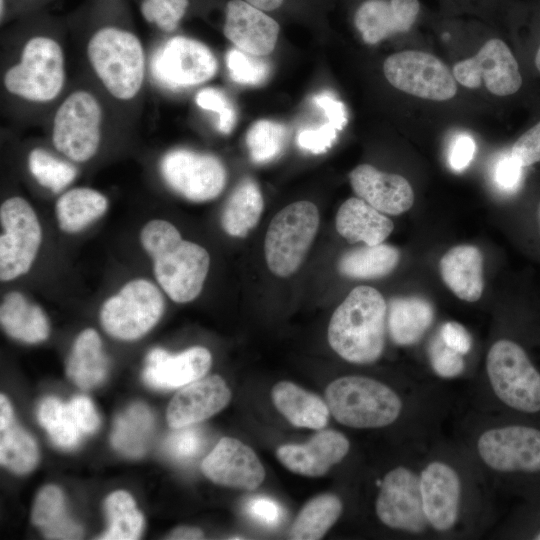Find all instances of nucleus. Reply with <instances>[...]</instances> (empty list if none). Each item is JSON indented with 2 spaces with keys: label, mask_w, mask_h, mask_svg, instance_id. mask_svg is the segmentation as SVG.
<instances>
[{
  "label": "nucleus",
  "mask_w": 540,
  "mask_h": 540,
  "mask_svg": "<svg viewBox=\"0 0 540 540\" xmlns=\"http://www.w3.org/2000/svg\"><path fill=\"white\" fill-rule=\"evenodd\" d=\"M330 414L342 425L360 430L399 427L409 445L426 446L442 435L455 408L444 382L414 379L402 388L366 375H345L325 391Z\"/></svg>",
  "instance_id": "obj_1"
},
{
  "label": "nucleus",
  "mask_w": 540,
  "mask_h": 540,
  "mask_svg": "<svg viewBox=\"0 0 540 540\" xmlns=\"http://www.w3.org/2000/svg\"><path fill=\"white\" fill-rule=\"evenodd\" d=\"M420 490L434 539H477L493 529L495 492L455 437L442 435L424 448Z\"/></svg>",
  "instance_id": "obj_2"
},
{
  "label": "nucleus",
  "mask_w": 540,
  "mask_h": 540,
  "mask_svg": "<svg viewBox=\"0 0 540 540\" xmlns=\"http://www.w3.org/2000/svg\"><path fill=\"white\" fill-rule=\"evenodd\" d=\"M455 438L495 494L522 501L540 497V424L478 411L459 415Z\"/></svg>",
  "instance_id": "obj_3"
},
{
  "label": "nucleus",
  "mask_w": 540,
  "mask_h": 540,
  "mask_svg": "<svg viewBox=\"0 0 540 540\" xmlns=\"http://www.w3.org/2000/svg\"><path fill=\"white\" fill-rule=\"evenodd\" d=\"M469 407L540 424V368L518 341L500 337L490 344Z\"/></svg>",
  "instance_id": "obj_4"
},
{
  "label": "nucleus",
  "mask_w": 540,
  "mask_h": 540,
  "mask_svg": "<svg viewBox=\"0 0 540 540\" xmlns=\"http://www.w3.org/2000/svg\"><path fill=\"white\" fill-rule=\"evenodd\" d=\"M140 243L153 261L156 281L176 303L194 300L202 291L210 255L201 245L184 240L169 221L153 219L141 229Z\"/></svg>",
  "instance_id": "obj_5"
},
{
  "label": "nucleus",
  "mask_w": 540,
  "mask_h": 540,
  "mask_svg": "<svg viewBox=\"0 0 540 540\" xmlns=\"http://www.w3.org/2000/svg\"><path fill=\"white\" fill-rule=\"evenodd\" d=\"M387 302L370 286L355 287L333 312L327 331L331 348L354 364L377 361L385 348Z\"/></svg>",
  "instance_id": "obj_6"
},
{
  "label": "nucleus",
  "mask_w": 540,
  "mask_h": 540,
  "mask_svg": "<svg viewBox=\"0 0 540 540\" xmlns=\"http://www.w3.org/2000/svg\"><path fill=\"white\" fill-rule=\"evenodd\" d=\"M426 446H409L403 459L375 480L377 520L385 528L413 539H434L420 490V466Z\"/></svg>",
  "instance_id": "obj_7"
},
{
  "label": "nucleus",
  "mask_w": 540,
  "mask_h": 540,
  "mask_svg": "<svg viewBox=\"0 0 540 540\" xmlns=\"http://www.w3.org/2000/svg\"><path fill=\"white\" fill-rule=\"evenodd\" d=\"M89 62L105 89L119 100L134 98L145 77V55L138 37L107 26L97 30L87 45Z\"/></svg>",
  "instance_id": "obj_8"
},
{
  "label": "nucleus",
  "mask_w": 540,
  "mask_h": 540,
  "mask_svg": "<svg viewBox=\"0 0 540 540\" xmlns=\"http://www.w3.org/2000/svg\"><path fill=\"white\" fill-rule=\"evenodd\" d=\"M319 227V211L310 201H297L271 220L264 241L265 260L276 276L289 277L302 265Z\"/></svg>",
  "instance_id": "obj_9"
},
{
  "label": "nucleus",
  "mask_w": 540,
  "mask_h": 540,
  "mask_svg": "<svg viewBox=\"0 0 540 540\" xmlns=\"http://www.w3.org/2000/svg\"><path fill=\"white\" fill-rule=\"evenodd\" d=\"M65 81L64 55L57 41L35 36L23 47L20 61L4 76L6 90L31 102L46 103L55 99Z\"/></svg>",
  "instance_id": "obj_10"
},
{
  "label": "nucleus",
  "mask_w": 540,
  "mask_h": 540,
  "mask_svg": "<svg viewBox=\"0 0 540 540\" xmlns=\"http://www.w3.org/2000/svg\"><path fill=\"white\" fill-rule=\"evenodd\" d=\"M164 308L165 300L159 287L147 279L137 278L103 303L100 322L112 337L135 340L157 324Z\"/></svg>",
  "instance_id": "obj_11"
},
{
  "label": "nucleus",
  "mask_w": 540,
  "mask_h": 540,
  "mask_svg": "<svg viewBox=\"0 0 540 540\" xmlns=\"http://www.w3.org/2000/svg\"><path fill=\"white\" fill-rule=\"evenodd\" d=\"M0 279L12 281L32 267L42 243V228L31 204L22 197L0 207Z\"/></svg>",
  "instance_id": "obj_12"
},
{
  "label": "nucleus",
  "mask_w": 540,
  "mask_h": 540,
  "mask_svg": "<svg viewBox=\"0 0 540 540\" xmlns=\"http://www.w3.org/2000/svg\"><path fill=\"white\" fill-rule=\"evenodd\" d=\"M102 110L88 91L72 92L58 107L52 128L54 147L74 162H86L98 151Z\"/></svg>",
  "instance_id": "obj_13"
},
{
  "label": "nucleus",
  "mask_w": 540,
  "mask_h": 540,
  "mask_svg": "<svg viewBox=\"0 0 540 540\" xmlns=\"http://www.w3.org/2000/svg\"><path fill=\"white\" fill-rule=\"evenodd\" d=\"M388 82L407 94L433 101H446L457 93L453 73L438 57L419 50L390 55L383 64Z\"/></svg>",
  "instance_id": "obj_14"
},
{
  "label": "nucleus",
  "mask_w": 540,
  "mask_h": 540,
  "mask_svg": "<svg viewBox=\"0 0 540 540\" xmlns=\"http://www.w3.org/2000/svg\"><path fill=\"white\" fill-rule=\"evenodd\" d=\"M160 173L175 193L198 203L217 198L227 180L226 169L216 156L182 148L162 157Z\"/></svg>",
  "instance_id": "obj_15"
},
{
  "label": "nucleus",
  "mask_w": 540,
  "mask_h": 540,
  "mask_svg": "<svg viewBox=\"0 0 540 540\" xmlns=\"http://www.w3.org/2000/svg\"><path fill=\"white\" fill-rule=\"evenodd\" d=\"M217 68V60L206 45L183 36L172 37L160 45L150 61L153 79L171 90L206 82Z\"/></svg>",
  "instance_id": "obj_16"
},
{
  "label": "nucleus",
  "mask_w": 540,
  "mask_h": 540,
  "mask_svg": "<svg viewBox=\"0 0 540 540\" xmlns=\"http://www.w3.org/2000/svg\"><path fill=\"white\" fill-rule=\"evenodd\" d=\"M453 75L464 87L474 89L484 83L490 93L500 97L517 93L523 84L517 59L498 38L488 40L474 56L456 63Z\"/></svg>",
  "instance_id": "obj_17"
},
{
  "label": "nucleus",
  "mask_w": 540,
  "mask_h": 540,
  "mask_svg": "<svg viewBox=\"0 0 540 540\" xmlns=\"http://www.w3.org/2000/svg\"><path fill=\"white\" fill-rule=\"evenodd\" d=\"M201 468L212 482L244 490L257 488L265 478V469L256 453L231 437L218 441L204 458Z\"/></svg>",
  "instance_id": "obj_18"
},
{
  "label": "nucleus",
  "mask_w": 540,
  "mask_h": 540,
  "mask_svg": "<svg viewBox=\"0 0 540 540\" xmlns=\"http://www.w3.org/2000/svg\"><path fill=\"white\" fill-rule=\"evenodd\" d=\"M230 399V389L222 377L203 376L174 395L167 408V422L174 429L195 425L221 411Z\"/></svg>",
  "instance_id": "obj_19"
},
{
  "label": "nucleus",
  "mask_w": 540,
  "mask_h": 540,
  "mask_svg": "<svg viewBox=\"0 0 540 540\" xmlns=\"http://www.w3.org/2000/svg\"><path fill=\"white\" fill-rule=\"evenodd\" d=\"M223 31L238 49L255 56H265L275 48L279 24L244 0H230L225 8Z\"/></svg>",
  "instance_id": "obj_20"
},
{
  "label": "nucleus",
  "mask_w": 540,
  "mask_h": 540,
  "mask_svg": "<svg viewBox=\"0 0 540 540\" xmlns=\"http://www.w3.org/2000/svg\"><path fill=\"white\" fill-rule=\"evenodd\" d=\"M350 441L342 433L323 430L305 444L278 447V460L291 472L308 477H320L341 462L350 451Z\"/></svg>",
  "instance_id": "obj_21"
},
{
  "label": "nucleus",
  "mask_w": 540,
  "mask_h": 540,
  "mask_svg": "<svg viewBox=\"0 0 540 540\" xmlns=\"http://www.w3.org/2000/svg\"><path fill=\"white\" fill-rule=\"evenodd\" d=\"M349 179L356 195L384 214L400 215L413 206V188L401 175L361 164L350 172Z\"/></svg>",
  "instance_id": "obj_22"
},
{
  "label": "nucleus",
  "mask_w": 540,
  "mask_h": 540,
  "mask_svg": "<svg viewBox=\"0 0 540 540\" xmlns=\"http://www.w3.org/2000/svg\"><path fill=\"white\" fill-rule=\"evenodd\" d=\"M210 352L194 346L172 355L162 348L152 349L143 371L145 382L155 389L183 387L203 377L211 367Z\"/></svg>",
  "instance_id": "obj_23"
},
{
  "label": "nucleus",
  "mask_w": 540,
  "mask_h": 540,
  "mask_svg": "<svg viewBox=\"0 0 540 540\" xmlns=\"http://www.w3.org/2000/svg\"><path fill=\"white\" fill-rule=\"evenodd\" d=\"M419 11V0H366L358 7L354 23L364 42L372 45L409 31Z\"/></svg>",
  "instance_id": "obj_24"
},
{
  "label": "nucleus",
  "mask_w": 540,
  "mask_h": 540,
  "mask_svg": "<svg viewBox=\"0 0 540 540\" xmlns=\"http://www.w3.org/2000/svg\"><path fill=\"white\" fill-rule=\"evenodd\" d=\"M439 272L446 286L460 300L478 301L484 290L483 255L474 245H457L439 261Z\"/></svg>",
  "instance_id": "obj_25"
},
{
  "label": "nucleus",
  "mask_w": 540,
  "mask_h": 540,
  "mask_svg": "<svg viewBox=\"0 0 540 540\" xmlns=\"http://www.w3.org/2000/svg\"><path fill=\"white\" fill-rule=\"evenodd\" d=\"M335 227L339 235L351 244L377 245L392 233L394 224L363 199L352 197L339 207Z\"/></svg>",
  "instance_id": "obj_26"
},
{
  "label": "nucleus",
  "mask_w": 540,
  "mask_h": 540,
  "mask_svg": "<svg viewBox=\"0 0 540 540\" xmlns=\"http://www.w3.org/2000/svg\"><path fill=\"white\" fill-rule=\"evenodd\" d=\"M433 305L421 296H401L387 303V331L399 346L420 342L434 321Z\"/></svg>",
  "instance_id": "obj_27"
},
{
  "label": "nucleus",
  "mask_w": 540,
  "mask_h": 540,
  "mask_svg": "<svg viewBox=\"0 0 540 540\" xmlns=\"http://www.w3.org/2000/svg\"><path fill=\"white\" fill-rule=\"evenodd\" d=\"M271 396L277 410L294 426L318 430L328 422L327 403L292 382H278Z\"/></svg>",
  "instance_id": "obj_28"
},
{
  "label": "nucleus",
  "mask_w": 540,
  "mask_h": 540,
  "mask_svg": "<svg viewBox=\"0 0 540 540\" xmlns=\"http://www.w3.org/2000/svg\"><path fill=\"white\" fill-rule=\"evenodd\" d=\"M0 322L9 336L25 343H39L49 335V323L44 311L19 291H11L4 296L0 306Z\"/></svg>",
  "instance_id": "obj_29"
},
{
  "label": "nucleus",
  "mask_w": 540,
  "mask_h": 540,
  "mask_svg": "<svg viewBox=\"0 0 540 540\" xmlns=\"http://www.w3.org/2000/svg\"><path fill=\"white\" fill-rule=\"evenodd\" d=\"M108 205L107 197L95 189L76 187L67 190L55 204L58 227L68 234L78 233L101 218Z\"/></svg>",
  "instance_id": "obj_30"
},
{
  "label": "nucleus",
  "mask_w": 540,
  "mask_h": 540,
  "mask_svg": "<svg viewBox=\"0 0 540 540\" xmlns=\"http://www.w3.org/2000/svg\"><path fill=\"white\" fill-rule=\"evenodd\" d=\"M108 372V359L102 350L98 333L91 328L76 338L67 360V376L80 388L90 389L100 384Z\"/></svg>",
  "instance_id": "obj_31"
},
{
  "label": "nucleus",
  "mask_w": 540,
  "mask_h": 540,
  "mask_svg": "<svg viewBox=\"0 0 540 540\" xmlns=\"http://www.w3.org/2000/svg\"><path fill=\"white\" fill-rule=\"evenodd\" d=\"M264 207L257 183L244 178L232 191L221 214L223 230L233 237H245L259 222Z\"/></svg>",
  "instance_id": "obj_32"
},
{
  "label": "nucleus",
  "mask_w": 540,
  "mask_h": 540,
  "mask_svg": "<svg viewBox=\"0 0 540 540\" xmlns=\"http://www.w3.org/2000/svg\"><path fill=\"white\" fill-rule=\"evenodd\" d=\"M32 521L49 539H79L83 535L82 528L66 513L61 489L54 485H47L39 491Z\"/></svg>",
  "instance_id": "obj_33"
},
{
  "label": "nucleus",
  "mask_w": 540,
  "mask_h": 540,
  "mask_svg": "<svg viewBox=\"0 0 540 540\" xmlns=\"http://www.w3.org/2000/svg\"><path fill=\"white\" fill-rule=\"evenodd\" d=\"M154 416L143 403H134L115 420L111 443L120 453L128 457L142 456L151 439Z\"/></svg>",
  "instance_id": "obj_34"
},
{
  "label": "nucleus",
  "mask_w": 540,
  "mask_h": 540,
  "mask_svg": "<svg viewBox=\"0 0 540 540\" xmlns=\"http://www.w3.org/2000/svg\"><path fill=\"white\" fill-rule=\"evenodd\" d=\"M400 251L389 244L364 245L346 251L339 259V272L354 279H374L390 274L398 265Z\"/></svg>",
  "instance_id": "obj_35"
},
{
  "label": "nucleus",
  "mask_w": 540,
  "mask_h": 540,
  "mask_svg": "<svg viewBox=\"0 0 540 540\" xmlns=\"http://www.w3.org/2000/svg\"><path fill=\"white\" fill-rule=\"evenodd\" d=\"M343 511L341 499L334 494L314 497L301 509L290 533V539L316 540L322 538L336 523Z\"/></svg>",
  "instance_id": "obj_36"
},
{
  "label": "nucleus",
  "mask_w": 540,
  "mask_h": 540,
  "mask_svg": "<svg viewBox=\"0 0 540 540\" xmlns=\"http://www.w3.org/2000/svg\"><path fill=\"white\" fill-rule=\"evenodd\" d=\"M37 415L55 445L64 449L78 445L84 432L70 402L63 403L55 397H46L41 401Z\"/></svg>",
  "instance_id": "obj_37"
},
{
  "label": "nucleus",
  "mask_w": 540,
  "mask_h": 540,
  "mask_svg": "<svg viewBox=\"0 0 540 540\" xmlns=\"http://www.w3.org/2000/svg\"><path fill=\"white\" fill-rule=\"evenodd\" d=\"M105 511L109 527L101 539L135 540L140 537L143 516L129 493L122 490L111 493L105 500Z\"/></svg>",
  "instance_id": "obj_38"
},
{
  "label": "nucleus",
  "mask_w": 540,
  "mask_h": 540,
  "mask_svg": "<svg viewBox=\"0 0 540 540\" xmlns=\"http://www.w3.org/2000/svg\"><path fill=\"white\" fill-rule=\"evenodd\" d=\"M39 458L38 447L33 437L15 420L0 429V462L9 470L24 474L32 471Z\"/></svg>",
  "instance_id": "obj_39"
},
{
  "label": "nucleus",
  "mask_w": 540,
  "mask_h": 540,
  "mask_svg": "<svg viewBox=\"0 0 540 540\" xmlns=\"http://www.w3.org/2000/svg\"><path fill=\"white\" fill-rule=\"evenodd\" d=\"M27 164L34 179L54 193L64 190L77 176L74 165L42 148H35L29 153Z\"/></svg>",
  "instance_id": "obj_40"
},
{
  "label": "nucleus",
  "mask_w": 540,
  "mask_h": 540,
  "mask_svg": "<svg viewBox=\"0 0 540 540\" xmlns=\"http://www.w3.org/2000/svg\"><path fill=\"white\" fill-rule=\"evenodd\" d=\"M287 128L275 121L259 120L248 130L246 145L255 163H267L279 157L287 144Z\"/></svg>",
  "instance_id": "obj_41"
},
{
  "label": "nucleus",
  "mask_w": 540,
  "mask_h": 540,
  "mask_svg": "<svg viewBox=\"0 0 540 540\" xmlns=\"http://www.w3.org/2000/svg\"><path fill=\"white\" fill-rule=\"evenodd\" d=\"M496 528L493 538L540 540V497L522 501Z\"/></svg>",
  "instance_id": "obj_42"
},
{
  "label": "nucleus",
  "mask_w": 540,
  "mask_h": 540,
  "mask_svg": "<svg viewBox=\"0 0 540 540\" xmlns=\"http://www.w3.org/2000/svg\"><path fill=\"white\" fill-rule=\"evenodd\" d=\"M226 66L231 79L242 85H261L267 81L271 66L262 56L246 53L237 47L226 54Z\"/></svg>",
  "instance_id": "obj_43"
},
{
  "label": "nucleus",
  "mask_w": 540,
  "mask_h": 540,
  "mask_svg": "<svg viewBox=\"0 0 540 540\" xmlns=\"http://www.w3.org/2000/svg\"><path fill=\"white\" fill-rule=\"evenodd\" d=\"M188 4L189 0H143L140 11L148 23L172 32L184 17Z\"/></svg>",
  "instance_id": "obj_44"
},
{
  "label": "nucleus",
  "mask_w": 540,
  "mask_h": 540,
  "mask_svg": "<svg viewBox=\"0 0 540 540\" xmlns=\"http://www.w3.org/2000/svg\"><path fill=\"white\" fill-rule=\"evenodd\" d=\"M427 355L431 370L439 378H455L465 371L464 355L448 347L438 332L429 342Z\"/></svg>",
  "instance_id": "obj_45"
},
{
  "label": "nucleus",
  "mask_w": 540,
  "mask_h": 540,
  "mask_svg": "<svg viewBox=\"0 0 540 540\" xmlns=\"http://www.w3.org/2000/svg\"><path fill=\"white\" fill-rule=\"evenodd\" d=\"M204 432L194 426L177 428L166 439L165 449L174 459L188 462L198 457L205 447Z\"/></svg>",
  "instance_id": "obj_46"
},
{
  "label": "nucleus",
  "mask_w": 540,
  "mask_h": 540,
  "mask_svg": "<svg viewBox=\"0 0 540 540\" xmlns=\"http://www.w3.org/2000/svg\"><path fill=\"white\" fill-rule=\"evenodd\" d=\"M196 104L218 115L217 128L223 134L231 133L237 120V113L233 103L226 94L213 87L200 90L195 97Z\"/></svg>",
  "instance_id": "obj_47"
},
{
  "label": "nucleus",
  "mask_w": 540,
  "mask_h": 540,
  "mask_svg": "<svg viewBox=\"0 0 540 540\" xmlns=\"http://www.w3.org/2000/svg\"><path fill=\"white\" fill-rule=\"evenodd\" d=\"M510 154L522 167L540 163V120L519 136Z\"/></svg>",
  "instance_id": "obj_48"
},
{
  "label": "nucleus",
  "mask_w": 540,
  "mask_h": 540,
  "mask_svg": "<svg viewBox=\"0 0 540 540\" xmlns=\"http://www.w3.org/2000/svg\"><path fill=\"white\" fill-rule=\"evenodd\" d=\"M336 136L337 129L328 122L317 129L300 131L297 135V144L303 150L320 154L332 146Z\"/></svg>",
  "instance_id": "obj_49"
},
{
  "label": "nucleus",
  "mask_w": 540,
  "mask_h": 540,
  "mask_svg": "<svg viewBox=\"0 0 540 540\" xmlns=\"http://www.w3.org/2000/svg\"><path fill=\"white\" fill-rule=\"evenodd\" d=\"M523 168L510 153L500 157L494 167V181L498 188L508 193L517 191L522 181Z\"/></svg>",
  "instance_id": "obj_50"
},
{
  "label": "nucleus",
  "mask_w": 540,
  "mask_h": 540,
  "mask_svg": "<svg viewBox=\"0 0 540 540\" xmlns=\"http://www.w3.org/2000/svg\"><path fill=\"white\" fill-rule=\"evenodd\" d=\"M476 143L467 133L457 134L451 141L448 149V164L456 172L465 170L473 160Z\"/></svg>",
  "instance_id": "obj_51"
},
{
  "label": "nucleus",
  "mask_w": 540,
  "mask_h": 540,
  "mask_svg": "<svg viewBox=\"0 0 540 540\" xmlns=\"http://www.w3.org/2000/svg\"><path fill=\"white\" fill-rule=\"evenodd\" d=\"M246 512L267 527L277 526L282 518V510L278 503L265 496L249 499L246 503Z\"/></svg>",
  "instance_id": "obj_52"
},
{
  "label": "nucleus",
  "mask_w": 540,
  "mask_h": 540,
  "mask_svg": "<svg viewBox=\"0 0 540 540\" xmlns=\"http://www.w3.org/2000/svg\"><path fill=\"white\" fill-rule=\"evenodd\" d=\"M443 342L453 350L466 355L472 348V337L468 330L456 321H447L438 329Z\"/></svg>",
  "instance_id": "obj_53"
},
{
  "label": "nucleus",
  "mask_w": 540,
  "mask_h": 540,
  "mask_svg": "<svg viewBox=\"0 0 540 540\" xmlns=\"http://www.w3.org/2000/svg\"><path fill=\"white\" fill-rule=\"evenodd\" d=\"M313 102L319 106L328 118V122L337 130H341L346 124V111L344 105L328 93L322 92L313 97Z\"/></svg>",
  "instance_id": "obj_54"
},
{
  "label": "nucleus",
  "mask_w": 540,
  "mask_h": 540,
  "mask_svg": "<svg viewBox=\"0 0 540 540\" xmlns=\"http://www.w3.org/2000/svg\"><path fill=\"white\" fill-rule=\"evenodd\" d=\"M70 403L78 416L84 434L95 432L100 421L91 400L86 396H76Z\"/></svg>",
  "instance_id": "obj_55"
},
{
  "label": "nucleus",
  "mask_w": 540,
  "mask_h": 540,
  "mask_svg": "<svg viewBox=\"0 0 540 540\" xmlns=\"http://www.w3.org/2000/svg\"><path fill=\"white\" fill-rule=\"evenodd\" d=\"M14 421L13 409L3 394L0 396V429H4Z\"/></svg>",
  "instance_id": "obj_56"
},
{
  "label": "nucleus",
  "mask_w": 540,
  "mask_h": 540,
  "mask_svg": "<svg viewBox=\"0 0 540 540\" xmlns=\"http://www.w3.org/2000/svg\"><path fill=\"white\" fill-rule=\"evenodd\" d=\"M171 539H201L203 533L198 528L180 527L174 530L170 536Z\"/></svg>",
  "instance_id": "obj_57"
},
{
  "label": "nucleus",
  "mask_w": 540,
  "mask_h": 540,
  "mask_svg": "<svg viewBox=\"0 0 540 540\" xmlns=\"http://www.w3.org/2000/svg\"><path fill=\"white\" fill-rule=\"evenodd\" d=\"M263 11H272L279 8L284 0H244Z\"/></svg>",
  "instance_id": "obj_58"
},
{
  "label": "nucleus",
  "mask_w": 540,
  "mask_h": 540,
  "mask_svg": "<svg viewBox=\"0 0 540 540\" xmlns=\"http://www.w3.org/2000/svg\"><path fill=\"white\" fill-rule=\"evenodd\" d=\"M534 65H535L536 70L540 73V44L537 47V50L535 52Z\"/></svg>",
  "instance_id": "obj_59"
},
{
  "label": "nucleus",
  "mask_w": 540,
  "mask_h": 540,
  "mask_svg": "<svg viewBox=\"0 0 540 540\" xmlns=\"http://www.w3.org/2000/svg\"><path fill=\"white\" fill-rule=\"evenodd\" d=\"M0 14H1V19H3V16L5 14V7H6V3H5V0H0Z\"/></svg>",
  "instance_id": "obj_60"
},
{
  "label": "nucleus",
  "mask_w": 540,
  "mask_h": 540,
  "mask_svg": "<svg viewBox=\"0 0 540 540\" xmlns=\"http://www.w3.org/2000/svg\"><path fill=\"white\" fill-rule=\"evenodd\" d=\"M539 219H540V205H539Z\"/></svg>",
  "instance_id": "obj_61"
}]
</instances>
